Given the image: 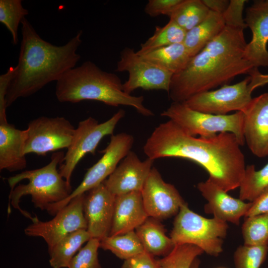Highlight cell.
I'll list each match as a JSON object with an SVG mask.
<instances>
[{
  "label": "cell",
  "mask_w": 268,
  "mask_h": 268,
  "mask_svg": "<svg viewBox=\"0 0 268 268\" xmlns=\"http://www.w3.org/2000/svg\"><path fill=\"white\" fill-rule=\"evenodd\" d=\"M240 146L232 133L196 137L169 120L155 128L143 151L153 160L163 157L191 160L207 172L208 180L228 192L239 187L244 176L246 166Z\"/></svg>",
  "instance_id": "obj_1"
},
{
  "label": "cell",
  "mask_w": 268,
  "mask_h": 268,
  "mask_svg": "<svg viewBox=\"0 0 268 268\" xmlns=\"http://www.w3.org/2000/svg\"><path fill=\"white\" fill-rule=\"evenodd\" d=\"M243 30L229 26L192 57L186 67L173 75L168 92L173 102H184L193 96L227 84L253 68L244 57Z\"/></svg>",
  "instance_id": "obj_2"
},
{
  "label": "cell",
  "mask_w": 268,
  "mask_h": 268,
  "mask_svg": "<svg viewBox=\"0 0 268 268\" xmlns=\"http://www.w3.org/2000/svg\"><path fill=\"white\" fill-rule=\"evenodd\" d=\"M21 24L18 61L5 96L7 107L18 98L32 95L48 83L57 81L81 58L76 51L82 43V30L66 44L56 46L43 40L26 17Z\"/></svg>",
  "instance_id": "obj_3"
},
{
  "label": "cell",
  "mask_w": 268,
  "mask_h": 268,
  "mask_svg": "<svg viewBox=\"0 0 268 268\" xmlns=\"http://www.w3.org/2000/svg\"><path fill=\"white\" fill-rule=\"evenodd\" d=\"M56 95L60 102L95 100L111 106H131L144 116L154 115L144 106L142 96L127 94L117 75L89 61L69 69L56 81Z\"/></svg>",
  "instance_id": "obj_4"
},
{
  "label": "cell",
  "mask_w": 268,
  "mask_h": 268,
  "mask_svg": "<svg viewBox=\"0 0 268 268\" xmlns=\"http://www.w3.org/2000/svg\"><path fill=\"white\" fill-rule=\"evenodd\" d=\"M64 156L63 151L55 152L46 165L9 177L7 181L11 189L8 206L11 203L33 222L38 220V218L32 217L19 206L22 197L30 195L34 207L42 210H45L49 204L58 203L67 198L72 192L70 183L61 176L57 168L62 163Z\"/></svg>",
  "instance_id": "obj_5"
},
{
  "label": "cell",
  "mask_w": 268,
  "mask_h": 268,
  "mask_svg": "<svg viewBox=\"0 0 268 268\" xmlns=\"http://www.w3.org/2000/svg\"><path fill=\"white\" fill-rule=\"evenodd\" d=\"M228 228L227 222L214 217L202 216L191 210L186 202L175 216L170 237L175 245H194L207 254L217 257L223 251V239Z\"/></svg>",
  "instance_id": "obj_6"
},
{
  "label": "cell",
  "mask_w": 268,
  "mask_h": 268,
  "mask_svg": "<svg viewBox=\"0 0 268 268\" xmlns=\"http://www.w3.org/2000/svg\"><path fill=\"white\" fill-rule=\"evenodd\" d=\"M178 125L188 134L210 137L217 133L233 134L240 145H243L244 114L237 111L224 115H214L191 109L182 102H173L161 113Z\"/></svg>",
  "instance_id": "obj_7"
},
{
  "label": "cell",
  "mask_w": 268,
  "mask_h": 268,
  "mask_svg": "<svg viewBox=\"0 0 268 268\" xmlns=\"http://www.w3.org/2000/svg\"><path fill=\"white\" fill-rule=\"evenodd\" d=\"M125 115V111L120 109L103 123H99L89 117L78 123L72 142L60 165V173L68 183H70L71 175L80 160L87 153H95L101 139L113 134L116 125Z\"/></svg>",
  "instance_id": "obj_8"
},
{
  "label": "cell",
  "mask_w": 268,
  "mask_h": 268,
  "mask_svg": "<svg viewBox=\"0 0 268 268\" xmlns=\"http://www.w3.org/2000/svg\"><path fill=\"white\" fill-rule=\"evenodd\" d=\"M134 142V137L127 133L112 135L103 156L87 170L78 186L67 198L58 203L49 204L46 210L49 214L55 215L72 199L102 184L115 171L118 163L131 151Z\"/></svg>",
  "instance_id": "obj_9"
},
{
  "label": "cell",
  "mask_w": 268,
  "mask_h": 268,
  "mask_svg": "<svg viewBox=\"0 0 268 268\" xmlns=\"http://www.w3.org/2000/svg\"><path fill=\"white\" fill-rule=\"evenodd\" d=\"M26 130V154L45 155L70 145L75 131L63 117L42 116L29 122Z\"/></svg>",
  "instance_id": "obj_10"
},
{
  "label": "cell",
  "mask_w": 268,
  "mask_h": 268,
  "mask_svg": "<svg viewBox=\"0 0 268 268\" xmlns=\"http://www.w3.org/2000/svg\"><path fill=\"white\" fill-rule=\"evenodd\" d=\"M115 71H127L128 79L123 83L124 91L131 94L137 88L169 92L173 74L145 60L134 49L126 47L120 53Z\"/></svg>",
  "instance_id": "obj_11"
},
{
  "label": "cell",
  "mask_w": 268,
  "mask_h": 268,
  "mask_svg": "<svg viewBox=\"0 0 268 268\" xmlns=\"http://www.w3.org/2000/svg\"><path fill=\"white\" fill-rule=\"evenodd\" d=\"M85 195V193L72 199L56 213L52 219L32 222L24 229L25 234L42 237L47 244L49 252L70 233L79 229L87 230V223L83 211Z\"/></svg>",
  "instance_id": "obj_12"
},
{
  "label": "cell",
  "mask_w": 268,
  "mask_h": 268,
  "mask_svg": "<svg viewBox=\"0 0 268 268\" xmlns=\"http://www.w3.org/2000/svg\"><path fill=\"white\" fill-rule=\"evenodd\" d=\"M250 81L249 76L236 84L197 94L182 103L193 110L214 115L243 112L253 98L248 87Z\"/></svg>",
  "instance_id": "obj_13"
},
{
  "label": "cell",
  "mask_w": 268,
  "mask_h": 268,
  "mask_svg": "<svg viewBox=\"0 0 268 268\" xmlns=\"http://www.w3.org/2000/svg\"><path fill=\"white\" fill-rule=\"evenodd\" d=\"M141 193L148 216L160 220L176 215L181 206L186 203L174 186L165 182L154 167L152 168Z\"/></svg>",
  "instance_id": "obj_14"
},
{
  "label": "cell",
  "mask_w": 268,
  "mask_h": 268,
  "mask_svg": "<svg viewBox=\"0 0 268 268\" xmlns=\"http://www.w3.org/2000/svg\"><path fill=\"white\" fill-rule=\"evenodd\" d=\"M116 196L103 183L85 194L83 211L87 230L91 238L99 240L109 235L113 221Z\"/></svg>",
  "instance_id": "obj_15"
},
{
  "label": "cell",
  "mask_w": 268,
  "mask_h": 268,
  "mask_svg": "<svg viewBox=\"0 0 268 268\" xmlns=\"http://www.w3.org/2000/svg\"><path fill=\"white\" fill-rule=\"evenodd\" d=\"M245 141L258 157L268 156V92L253 98L242 112Z\"/></svg>",
  "instance_id": "obj_16"
},
{
  "label": "cell",
  "mask_w": 268,
  "mask_h": 268,
  "mask_svg": "<svg viewBox=\"0 0 268 268\" xmlns=\"http://www.w3.org/2000/svg\"><path fill=\"white\" fill-rule=\"evenodd\" d=\"M245 22L252 33L245 48V58L254 67H268V0H258L246 10Z\"/></svg>",
  "instance_id": "obj_17"
},
{
  "label": "cell",
  "mask_w": 268,
  "mask_h": 268,
  "mask_svg": "<svg viewBox=\"0 0 268 268\" xmlns=\"http://www.w3.org/2000/svg\"><path fill=\"white\" fill-rule=\"evenodd\" d=\"M154 160L141 161L131 151L115 171L103 183L115 196L141 191Z\"/></svg>",
  "instance_id": "obj_18"
},
{
  "label": "cell",
  "mask_w": 268,
  "mask_h": 268,
  "mask_svg": "<svg viewBox=\"0 0 268 268\" xmlns=\"http://www.w3.org/2000/svg\"><path fill=\"white\" fill-rule=\"evenodd\" d=\"M197 188L207 201L204 211L216 218L239 225L240 219L249 209L251 202L234 198L209 180L198 184Z\"/></svg>",
  "instance_id": "obj_19"
},
{
  "label": "cell",
  "mask_w": 268,
  "mask_h": 268,
  "mask_svg": "<svg viewBox=\"0 0 268 268\" xmlns=\"http://www.w3.org/2000/svg\"><path fill=\"white\" fill-rule=\"evenodd\" d=\"M148 217L140 191L116 196L109 236L123 234L135 230Z\"/></svg>",
  "instance_id": "obj_20"
},
{
  "label": "cell",
  "mask_w": 268,
  "mask_h": 268,
  "mask_svg": "<svg viewBox=\"0 0 268 268\" xmlns=\"http://www.w3.org/2000/svg\"><path fill=\"white\" fill-rule=\"evenodd\" d=\"M26 130L16 129L7 118L0 119V170H21L27 166Z\"/></svg>",
  "instance_id": "obj_21"
},
{
  "label": "cell",
  "mask_w": 268,
  "mask_h": 268,
  "mask_svg": "<svg viewBox=\"0 0 268 268\" xmlns=\"http://www.w3.org/2000/svg\"><path fill=\"white\" fill-rule=\"evenodd\" d=\"M226 25L221 14L210 10L200 23L186 32L183 43L192 57L218 36Z\"/></svg>",
  "instance_id": "obj_22"
},
{
  "label": "cell",
  "mask_w": 268,
  "mask_h": 268,
  "mask_svg": "<svg viewBox=\"0 0 268 268\" xmlns=\"http://www.w3.org/2000/svg\"><path fill=\"white\" fill-rule=\"evenodd\" d=\"M157 219L148 217L135 229L145 251L155 256L165 257L175 246L170 237L167 236L164 225Z\"/></svg>",
  "instance_id": "obj_23"
},
{
  "label": "cell",
  "mask_w": 268,
  "mask_h": 268,
  "mask_svg": "<svg viewBox=\"0 0 268 268\" xmlns=\"http://www.w3.org/2000/svg\"><path fill=\"white\" fill-rule=\"evenodd\" d=\"M138 55L173 74L182 70L192 58L183 43L163 47Z\"/></svg>",
  "instance_id": "obj_24"
},
{
  "label": "cell",
  "mask_w": 268,
  "mask_h": 268,
  "mask_svg": "<svg viewBox=\"0 0 268 268\" xmlns=\"http://www.w3.org/2000/svg\"><path fill=\"white\" fill-rule=\"evenodd\" d=\"M91 238L86 229H79L67 235L48 252L50 266L52 268H67L82 245Z\"/></svg>",
  "instance_id": "obj_25"
},
{
  "label": "cell",
  "mask_w": 268,
  "mask_h": 268,
  "mask_svg": "<svg viewBox=\"0 0 268 268\" xmlns=\"http://www.w3.org/2000/svg\"><path fill=\"white\" fill-rule=\"evenodd\" d=\"M209 11L202 0H182L168 17L187 32L201 22Z\"/></svg>",
  "instance_id": "obj_26"
},
{
  "label": "cell",
  "mask_w": 268,
  "mask_h": 268,
  "mask_svg": "<svg viewBox=\"0 0 268 268\" xmlns=\"http://www.w3.org/2000/svg\"><path fill=\"white\" fill-rule=\"evenodd\" d=\"M100 248L111 251L118 258L124 260L144 251L135 230L106 236L100 240Z\"/></svg>",
  "instance_id": "obj_27"
},
{
  "label": "cell",
  "mask_w": 268,
  "mask_h": 268,
  "mask_svg": "<svg viewBox=\"0 0 268 268\" xmlns=\"http://www.w3.org/2000/svg\"><path fill=\"white\" fill-rule=\"evenodd\" d=\"M186 31L172 20L163 26L155 27L153 34L140 45L137 51L142 54L172 44L183 43Z\"/></svg>",
  "instance_id": "obj_28"
},
{
  "label": "cell",
  "mask_w": 268,
  "mask_h": 268,
  "mask_svg": "<svg viewBox=\"0 0 268 268\" xmlns=\"http://www.w3.org/2000/svg\"><path fill=\"white\" fill-rule=\"evenodd\" d=\"M268 186V163L258 171L256 170L255 165H248L239 187V199L251 202Z\"/></svg>",
  "instance_id": "obj_29"
},
{
  "label": "cell",
  "mask_w": 268,
  "mask_h": 268,
  "mask_svg": "<svg viewBox=\"0 0 268 268\" xmlns=\"http://www.w3.org/2000/svg\"><path fill=\"white\" fill-rule=\"evenodd\" d=\"M29 13L21 0H0V22L6 27L12 38V43L18 42V27L23 18Z\"/></svg>",
  "instance_id": "obj_30"
},
{
  "label": "cell",
  "mask_w": 268,
  "mask_h": 268,
  "mask_svg": "<svg viewBox=\"0 0 268 268\" xmlns=\"http://www.w3.org/2000/svg\"><path fill=\"white\" fill-rule=\"evenodd\" d=\"M242 233L245 245L268 246V213L245 217Z\"/></svg>",
  "instance_id": "obj_31"
},
{
  "label": "cell",
  "mask_w": 268,
  "mask_h": 268,
  "mask_svg": "<svg viewBox=\"0 0 268 268\" xmlns=\"http://www.w3.org/2000/svg\"><path fill=\"white\" fill-rule=\"evenodd\" d=\"M203 253L194 245H175L168 255L159 260L160 268H190L194 260Z\"/></svg>",
  "instance_id": "obj_32"
},
{
  "label": "cell",
  "mask_w": 268,
  "mask_h": 268,
  "mask_svg": "<svg viewBox=\"0 0 268 268\" xmlns=\"http://www.w3.org/2000/svg\"><path fill=\"white\" fill-rule=\"evenodd\" d=\"M268 246L245 245L234 254L235 268H260L266 260Z\"/></svg>",
  "instance_id": "obj_33"
},
{
  "label": "cell",
  "mask_w": 268,
  "mask_h": 268,
  "mask_svg": "<svg viewBox=\"0 0 268 268\" xmlns=\"http://www.w3.org/2000/svg\"><path fill=\"white\" fill-rule=\"evenodd\" d=\"M100 240L91 238L70 261L67 268H102L98 259Z\"/></svg>",
  "instance_id": "obj_34"
},
{
  "label": "cell",
  "mask_w": 268,
  "mask_h": 268,
  "mask_svg": "<svg viewBox=\"0 0 268 268\" xmlns=\"http://www.w3.org/2000/svg\"><path fill=\"white\" fill-rule=\"evenodd\" d=\"M247 0H230L226 10L222 14L226 26L243 30L247 27L243 17L244 5Z\"/></svg>",
  "instance_id": "obj_35"
},
{
  "label": "cell",
  "mask_w": 268,
  "mask_h": 268,
  "mask_svg": "<svg viewBox=\"0 0 268 268\" xmlns=\"http://www.w3.org/2000/svg\"><path fill=\"white\" fill-rule=\"evenodd\" d=\"M182 0H149L145 6L144 12L151 17L161 15L169 16Z\"/></svg>",
  "instance_id": "obj_36"
},
{
  "label": "cell",
  "mask_w": 268,
  "mask_h": 268,
  "mask_svg": "<svg viewBox=\"0 0 268 268\" xmlns=\"http://www.w3.org/2000/svg\"><path fill=\"white\" fill-rule=\"evenodd\" d=\"M121 268H160L159 260L146 251L125 260Z\"/></svg>",
  "instance_id": "obj_37"
},
{
  "label": "cell",
  "mask_w": 268,
  "mask_h": 268,
  "mask_svg": "<svg viewBox=\"0 0 268 268\" xmlns=\"http://www.w3.org/2000/svg\"><path fill=\"white\" fill-rule=\"evenodd\" d=\"M15 70V67H10L6 72L0 76V119L6 118L5 96Z\"/></svg>",
  "instance_id": "obj_38"
},
{
  "label": "cell",
  "mask_w": 268,
  "mask_h": 268,
  "mask_svg": "<svg viewBox=\"0 0 268 268\" xmlns=\"http://www.w3.org/2000/svg\"><path fill=\"white\" fill-rule=\"evenodd\" d=\"M268 213V186L252 201L244 217Z\"/></svg>",
  "instance_id": "obj_39"
},
{
  "label": "cell",
  "mask_w": 268,
  "mask_h": 268,
  "mask_svg": "<svg viewBox=\"0 0 268 268\" xmlns=\"http://www.w3.org/2000/svg\"><path fill=\"white\" fill-rule=\"evenodd\" d=\"M249 74L250 76V81L248 87L251 93L256 88L268 84V74L261 73L257 67L251 69Z\"/></svg>",
  "instance_id": "obj_40"
},
{
  "label": "cell",
  "mask_w": 268,
  "mask_h": 268,
  "mask_svg": "<svg viewBox=\"0 0 268 268\" xmlns=\"http://www.w3.org/2000/svg\"><path fill=\"white\" fill-rule=\"evenodd\" d=\"M205 5L211 11L222 14L229 5L228 0H202Z\"/></svg>",
  "instance_id": "obj_41"
},
{
  "label": "cell",
  "mask_w": 268,
  "mask_h": 268,
  "mask_svg": "<svg viewBox=\"0 0 268 268\" xmlns=\"http://www.w3.org/2000/svg\"><path fill=\"white\" fill-rule=\"evenodd\" d=\"M200 263V260L198 258H196L193 262L190 268H199Z\"/></svg>",
  "instance_id": "obj_42"
},
{
  "label": "cell",
  "mask_w": 268,
  "mask_h": 268,
  "mask_svg": "<svg viewBox=\"0 0 268 268\" xmlns=\"http://www.w3.org/2000/svg\"><path fill=\"white\" fill-rule=\"evenodd\" d=\"M223 268V267H219V268Z\"/></svg>",
  "instance_id": "obj_43"
}]
</instances>
